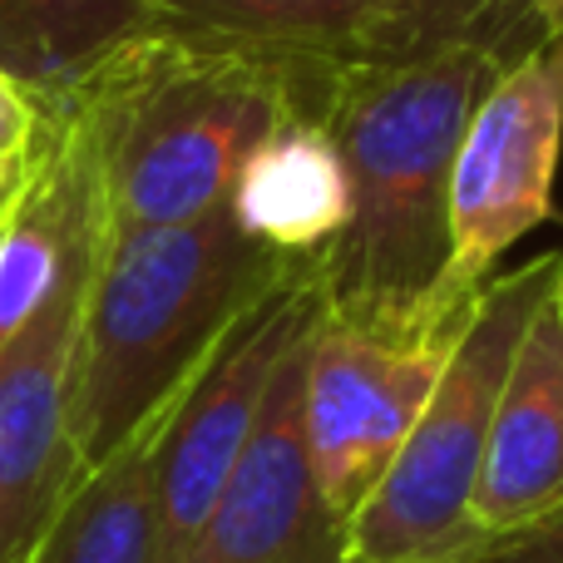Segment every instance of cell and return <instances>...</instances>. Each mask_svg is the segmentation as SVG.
Segmentation results:
<instances>
[{"label": "cell", "mask_w": 563, "mask_h": 563, "mask_svg": "<svg viewBox=\"0 0 563 563\" xmlns=\"http://www.w3.org/2000/svg\"><path fill=\"white\" fill-rule=\"evenodd\" d=\"M341 69L331 59L233 45L148 25L75 89L104 188L109 233L194 223L228 203L233 178L273 129L327 109Z\"/></svg>", "instance_id": "1"}, {"label": "cell", "mask_w": 563, "mask_h": 563, "mask_svg": "<svg viewBox=\"0 0 563 563\" xmlns=\"http://www.w3.org/2000/svg\"><path fill=\"white\" fill-rule=\"evenodd\" d=\"M505 65V30H485L406 65L341 69L321 109L351 184V223L317 253L331 311L400 317L475 291L450 282V174L479 95Z\"/></svg>", "instance_id": "2"}, {"label": "cell", "mask_w": 563, "mask_h": 563, "mask_svg": "<svg viewBox=\"0 0 563 563\" xmlns=\"http://www.w3.org/2000/svg\"><path fill=\"white\" fill-rule=\"evenodd\" d=\"M307 267L311 257L247 238L228 203L194 223L109 233L75 351V440L85 470L174 406L228 331Z\"/></svg>", "instance_id": "3"}, {"label": "cell", "mask_w": 563, "mask_h": 563, "mask_svg": "<svg viewBox=\"0 0 563 563\" xmlns=\"http://www.w3.org/2000/svg\"><path fill=\"white\" fill-rule=\"evenodd\" d=\"M559 273L563 253H539L515 273L489 277L406 445L380 475L376 495L346 525L351 554L361 563H445L479 544V529L470 525V495L485 465L499 390L529 317Z\"/></svg>", "instance_id": "4"}, {"label": "cell", "mask_w": 563, "mask_h": 563, "mask_svg": "<svg viewBox=\"0 0 563 563\" xmlns=\"http://www.w3.org/2000/svg\"><path fill=\"white\" fill-rule=\"evenodd\" d=\"M479 297L455 291L400 317H356L321 301L307 351V455L341 525L376 495Z\"/></svg>", "instance_id": "5"}, {"label": "cell", "mask_w": 563, "mask_h": 563, "mask_svg": "<svg viewBox=\"0 0 563 563\" xmlns=\"http://www.w3.org/2000/svg\"><path fill=\"white\" fill-rule=\"evenodd\" d=\"M563 148V45L539 40L479 95L450 174V282L489 287L499 257L549 223Z\"/></svg>", "instance_id": "6"}, {"label": "cell", "mask_w": 563, "mask_h": 563, "mask_svg": "<svg viewBox=\"0 0 563 563\" xmlns=\"http://www.w3.org/2000/svg\"><path fill=\"white\" fill-rule=\"evenodd\" d=\"M317 311L321 273L311 257L307 273L282 282L273 297H263L228 331L223 346L194 376V386L178 396L164 440H158V549H164V563H178L208 509L218 505L228 475L238 470L247 440H253L282 356Z\"/></svg>", "instance_id": "7"}, {"label": "cell", "mask_w": 563, "mask_h": 563, "mask_svg": "<svg viewBox=\"0 0 563 563\" xmlns=\"http://www.w3.org/2000/svg\"><path fill=\"white\" fill-rule=\"evenodd\" d=\"M99 253L69 267L59 287L0 336V563L35 554L85 475L75 440V351Z\"/></svg>", "instance_id": "8"}, {"label": "cell", "mask_w": 563, "mask_h": 563, "mask_svg": "<svg viewBox=\"0 0 563 563\" xmlns=\"http://www.w3.org/2000/svg\"><path fill=\"white\" fill-rule=\"evenodd\" d=\"M317 317L287 346L243 460L178 563H361L307 455V351Z\"/></svg>", "instance_id": "9"}, {"label": "cell", "mask_w": 563, "mask_h": 563, "mask_svg": "<svg viewBox=\"0 0 563 563\" xmlns=\"http://www.w3.org/2000/svg\"><path fill=\"white\" fill-rule=\"evenodd\" d=\"M563 509V273L534 307L489 426L470 525L509 534Z\"/></svg>", "instance_id": "10"}, {"label": "cell", "mask_w": 563, "mask_h": 563, "mask_svg": "<svg viewBox=\"0 0 563 563\" xmlns=\"http://www.w3.org/2000/svg\"><path fill=\"white\" fill-rule=\"evenodd\" d=\"M228 208L247 238L287 257H317L351 223L341 148L317 114H297L253 148L233 178Z\"/></svg>", "instance_id": "11"}, {"label": "cell", "mask_w": 563, "mask_h": 563, "mask_svg": "<svg viewBox=\"0 0 563 563\" xmlns=\"http://www.w3.org/2000/svg\"><path fill=\"white\" fill-rule=\"evenodd\" d=\"M148 10L154 25L233 45L331 59V65H380L406 0H148Z\"/></svg>", "instance_id": "12"}, {"label": "cell", "mask_w": 563, "mask_h": 563, "mask_svg": "<svg viewBox=\"0 0 563 563\" xmlns=\"http://www.w3.org/2000/svg\"><path fill=\"white\" fill-rule=\"evenodd\" d=\"M178 406V400H174ZM158 410L124 445L79 475L25 563H164L158 549V440L174 416Z\"/></svg>", "instance_id": "13"}, {"label": "cell", "mask_w": 563, "mask_h": 563, "mask_svg": "<svg viewBox=\"0 0 563 563\" xmlns=\"http://www.w3.org/2000/svg\"><path fill=\"white\" fill-rule=\"evenodd\" d=\"M148 25V0H0V75L40 95L75 89Z\"/></svg>", "instance_id": "14"}, {"label": "cell", "mask_w": 563, "mask_h": 563, "mask_svg": "<svg viewBox=\"0 0 563 563\" xmlns=\"http://www.w3.org/2000/svg\"><path fill=\"white\" fill-rule=\"evenodd\" d=\"M505 15L509 0H406L380 65H406V59H420L440 45H455L465 35L505 30Z\"/></svg>", "instance_id": "15"}, {"label": "cell", "mask_w": 563, "mask_h": 563, "mask_svg": "<svg viewBox=\"0 0 563 563\" xmlns=\"http://www.w3.org/2000/svg\"><path fill=\"white\" fill-rule=\"evenodd\" d=\"M445 563H563V509L509 534H485Z\"/></svg>", "instance_id": "16"}, {"label": "cell", "mask_w": 563, "mask_h": 563, "mask_svg": "<svg viewBox=\"0 0 563 563\" xmlns=\"http://www.w3.org/2000/svg\"><path fill=\"white\" fill-rule=\"evenodd\" d=\"M40 114H45V95L25 89L20 79L0 75V158H25L40 134Z\"/></svg>", "instance_id": "17"}, {"label": "cell", "mask_w": 563, "mask_h": 563, "mask_svg": "<svg viewBox=\"0 0 563 563\" xmlns=\"http://www.w3.org/2000/svg\"><path fill=\"white\" fill-rule=\"evenodd\" d=\"M529 15L544 30V40H559L563 45V0H529Z\"/></svg>", "instance_id": "18"}, {"label": "cell", "mask_w": 563, "mask_h": 563, "mask_svg": "<svg viewBox=\"0 0 563 563\" xmlns=\"http://www.w3.org/2000/svg\"><path fill=\"white\" fill-rule=\"evenodd\" d=\"M20 168H25V158H0V213H5L10 194H15V184H20Z\"/></svg>", "instance_id": "19"}, {"label": "cell", "mask_w": 563, "mask_h": 563, "mask_svg": "<svg viewBox=\"0 0 563 563\" xmlns=\"http://www.w3.org/2000/svg\"><path fill=\"white\" fill-rule=\"evenodd\" d=\"M509 5H515V0H509Z\"/></svg>", "instance_id": "20"}]
</instances>
